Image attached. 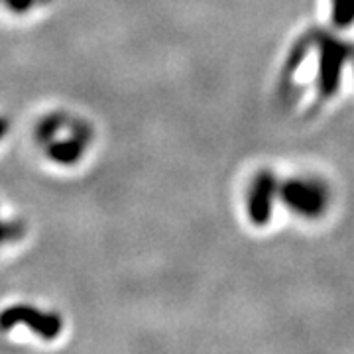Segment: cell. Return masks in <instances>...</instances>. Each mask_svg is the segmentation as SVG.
I'll list each match as a JSON object with an SVG mask.
<instances>
[{
  "label": "cell",
  "mask_w": 354,
  "mask_h": 354,
  "mask_svg": "<svg viewBox=\"0 0 354 354\" xmlns=\"http://www.w3.org/2000/svg\"><path fill=\"white\" fill-rule=\"evenodd\" d=\"M333 197L329 179L317 171L301 169L297 176L283 179V183L278 179V199L304 223L323 221L333 207Z\"/></svg>",
  "instance_id": "cell-1"
},
{
  "label": "cell",
  "mask_w": 354,
  "mask_h": 354,
  "mask_svg": "<svg viewBox=\"0 0 354 354\" xmlns=\"http://www.w3.org/2000/svg\"><path fill=\"white\" fill-rule=\"evenodd\" d=\"M16 325L32 329L44 341H53L64 329V321L57 313H44L32 305H10L0 311V330H10Z\"/></svg>",
  "instance_id": "cell-2"
},
{
  "label": "cell",
  "mask_w": 354,
  "mask_h": 354,
  "mask_svg": "<svg viewBox=\"0 0 354 354\" xmlns=\"http://www.w3.org/2000/svg\"><path fill=\"white\" fill-rule=\"evenodd\" d=\"M278 199V177L274 171H258L248 187L246 213L256 227H264L270 223L274 203Z\"/></svg>",
  "instance_id": "cell-3"
},
{
  "label": "cell",
  "mask_w": 354,
  "mask_h": 354,
  "mask_svg": "<svg viewBox=\"0 0 354 354\" xmlns=\"http://www.w3.org/2000/svg\"><path fill=\"white\" fill-rule=\"evenodd\" d=\"M85 146H87V142L71 136V138L51 140V142H48L46 144V152L50 156L51 162H55V164L73 165L83 158Z\"/></svg>",
  "instance_id": "cell-4"
},
{
  "label": "cell",
  "mask_w": 354,
  "mask_h": 354,
  "mask_svg": "<svg viewBox=\"0 0 354 354\" xmlns=\"http://www.w3.org/2000/svg\"><path fill=\"white\" fill-rule=\"evenodd\" d=\"M65 118H67V116L59 113H53V114H48V116H44V118L38 122V128H36V136H38L39 142H44V144L51 142L53 136H55V134H57V132L67 124V120H65Z\"/></svg>",
  "instance_id": "cell-5"
},
{
  "label": "cell",
  "mask_w": 354,
  "mask_h": 354,
  "mask_svg": "<svg viewBox=\"0 0 354 354\" xmlns=\"http://www.w3.org/2000/svg\"><path fill=\"white\" fill-rule=\"evenodd\" d=\"M22 227L20 225H16V223H4V221H0V244H4V242L8 241H16V239H20L22 236Z\"/></svg>",
  "instance_id": "cell-6"
},
{
  "label": "cell",
  "mask_w": 354,
  "mask_h": 354,
  "mask_svg": "<svg viewBox=\"0 0 354 354\" xmlns=\"http://www.w3.org/2000/svg\"><path fill=\"white\" fill-rule=\"evenodd\" d=\"M36 0H4V4L8 6V10L14 14H24L34 6Z\"/></svg>",
  "instance_id": "cell-7"
},
{
  "label": "cell",
  "mask_w": 354,
  "mask_h": 354,
  "mask_svg": "<svg viewBox=\"0 0 354 354\" xmlns=\"http://www.w3.org/2000/svg\"><path fill=\"white\" fill-rule=\"evenodd\" d=\"M8 128H10V122H8V118H4V116H0V140L6 136V132H8Z\"/></svg>",
  "instance_id": "cell-8"
}]
</instances>
